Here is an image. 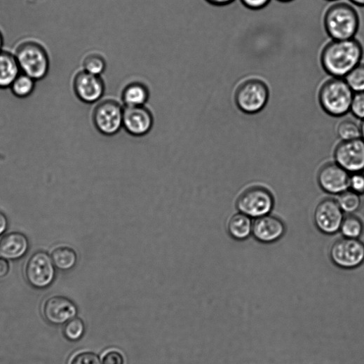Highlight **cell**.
Masks as SVG:
<instances>
[{
  "label": "cell",
  "instance_id": "obj_1",
  "mask_svg": "<svg viewBox=\"0 0 364 364\" xmlns=\"http://www.w3.org/2000/svg\"><path fill=\"white\" fill-rule=\"evenodd\" d=\"M363 57V47L353 39L333 40L323 48L321 64L324 70L335 78H344L357 67Z\"/></svg>",
  "mask_w": 364,
  "mask_h": 364
},
{
  "label": "cell",
  "instance_id": "obj_2",
  "mask_svg": "<svg viewBox=\"0 0 364 364\" xmlns=\"http://www.w3.org/2000/svg\"><path fill=\"white\" fill-rule=\"evenodd\" d=\"M325 28L333 40L353 39L358 32L360 18L349 4H336L330 6L324 18Z\"/></svg>",
  "mask_w": 364,
  "mask_h": 364
},
{
  "label": "cell",
  "instance_id": "obj_3",
  "mask_svg": "<svg viewBox=\"0 0 364 364\" xmlns=\"http://www.w3.org/2000/svg\"><path fill=\"white\" fill-rule=\"evenodd\" d=\"M353 91L344 78H332L321 86L318 99L323 110L332 117H342L351 109Z\"/></svg>",
  "mask_w": 364,
  "mask_h": 364
},
{
  "label": "cell",
  "instance_id": "obj_4",
  "mask_svg": "<svg viewBox=\"0 0 364 364\" xmlns=\"http://www.w3.org/2000/svg\"><path fill=\"white\" fill-rule=\"evenodd\" d=\"M15 55L21 72L34 80H41L48 74L49 57L41 43L32 40L22 42L17 47Z\"/></svg>",
  "mask_w": 364,
  "mask_h": 364
},
{
  "label": "cell",
  "instance_id": "obj_5",
  "mask_svg": "<svg viewBox=\"0 0 364 364\" xmlns=\"http://www.w3.org/2000/svg\"><path fill=\"white\" fill-rule=\"evenodd\" d=\"M269 96V88L265 82L250 79L238 86L235 93V102L242 112L255 114L264 109Z\"/></svg>",
  "mask_w": 364,
  "mask_h": 364
},
{
  "label": "cell",
  "instance_id": "obj_6",
  "mask_svg": "<svg viewBox=\"0 0 364 364\" xmlns=\"http://www.w3.org/2000/svg\"><path fill=\"white\" fill-rule=\"evenodd\" d=\"M124 108L118 101L107 99L100 102L95 108L92 120L95 128L102 135L114 136L123 128Z\"/></svg>",
  "mask_w": 364,
  "mask_h": 364
},
{
  "label": "cell",
  "instance_id": "obj_7",
  "mask_svg": "<svg viewBox=\"0 0 364 364\" xmlns=\"http://www.w3.org/2000/svg\"><path fill=\"white\" fill-rule=\"evenodd\" d=\"M274 205L271 193L263 187H251L238 198V211L250 218H259L269 215Z\"/></svg>",
  "mask_w": 364,
  "mask_h": 364
},
{
  "label": "cell",
  "instance_id": "obj_8",
  "mask_svg": "<svg viewBox=\"0 0 364 364\" xmlns=\"http://www.w3.org/2000/svg\"><path fill=\"white\" fill-rule=\"evenodd\" d=\"M25 275L29 285L35 288L49 286L55 278V265L50 256L44 251L34 252L25 264Z\"/></svg>",
  "mask_w": 364,
  "mask_h": 364
},
{
  "label": "cell",
  "instance_id": "obj_9",
  "mask_svg": "<svg viewBox=\"0 0 364 364\" xmlns=\"http://www.w3.org/2000/svg\"><path fill=\"white\" fill-rule=\"evenodd\" d=\"M332 262L344 269H356L364 262V243L359 238H343L332 246Z\"/></svg>",
  "mask_w": 364,
  "mask_h": 364
},
{
  "label": "cell",
  "instance_id": "obj_10",
  "mask_svg": "<svg viewBox=\"0 0 364 364\" xmlns=\"http://www.w3.org/2000/svg\"><path fill=\"white\" fill-rule=\"evenodd\" d=\"M337 163L348 173L364 170V140L362 138L342 141L335 149Z\"/></svg>",
  "mask_w": 364,
  "mask_h": 364
},
{
  "label": "cell",
  "instance_id": "obj_11",
  "mask_svg": "<svg viewBox=\"0 0 364 364\" xmlns=\"http://www.w3.org/2000/svg\"><path fill=\"white\" fill-rule=\"evenodd\" d=\"M42 314L48 323L62 325L76 317L77 307L70 299L62 295H55L45 300Z\"/></svg>",
  "mask_w": 364,
  "mask_h": 364
},
{
  "label": "cell",
  "instance_id": "obj_12",
  "mask_svg": "<svg viewBox=\"0 0 364 364\" xmlns=\"http://www.w3.org/2000/svg\"><path fill=\"white\" fill-rule=\"evenodd\" d=\"M73 88L77 97L87 104L99 101L106 91L105 83L100 76L89 74L84 70L74 76Z\"/></svg>",
  "mask_w": 364,
  "mask_h": 364
},
{
  "label": "cell",
  "instance_id": "obj_13",
  "mask_svg": "<svg viewBox=\"0 0 364 364\" xmlns=\"http://www.w3.org/2000/svg\"><path fill=\"white\" fill-rule=\"evenodd\" d=\"M343 220V211L337 201L326 198L318 205L315 222L321 232L329 235L336 234L340 230Z\"/></svg>",
  "mask_w": 364,
  "mask_h": 364
},
{
  "label": "cell",
  "instance_id": "obj_14",
  "mask_svg": "<svg viewBox=\"0 0 364 364\" xmlns=\"http://www.w3.org/2000/svg\"><path fill=\"white\" fill-rule=\"evenodd\" d=\"M153 125V115L145 106L124 108L123 128L128 134L143 137L151 131Z\"/></svg>",
  "mask_w": 364,
  "mask_h": 364
},
{
  "label": "cell",
  "instance_id": "obj_15",
  "mask_svg": "<svg viewBox=\"0 0 364 364\" xmlns=\"http://www.w3.org/2000/svg\"><path fill=\"white\" fill-rule=\"evenodd\" d=\"M285 232L283 222L270 215L255 219L252 223V234L262 243H272L281 239Z\"/></svg>",
  "mask_w": 364,
  "mask_h": 364
},
{
  "label": "cell",
  "instance_id": "obj_16",
  "mask_svg": "<svg viewBox=\"0 0 364 364\" xmlns=\"http://www.w3.org/2000/svg\"><path fill=\"white\" fill-rule=\"evenodd\" d=\"M349 177L348 172L338 164H329L321 170L318 182L325 191L337 194L348 190Z\"/></svg>",
  "mask_w": 364,
  "mask_h": 364
},
{
  "label": "cell",
  "instance_id": "obj_17",
  "mask_svg": "<svg viewBox=\"0 0 364 364\" xmlns=\"http://www.w3.org/2000/svg\"><path fill=\"white\" fill-rule=\"evenodd\" d=\"M29 241L20 232H11L0 238V255L9 259L23 257L29 249Z\"/></svg>",
  "mask_w": 364,
  "mask_h": 364
},
{
  "label": "cell",
  "instance_id": "obj_18",
  "mask_svg": "<svg viewBox=\"0 0 364 364\" xmlns=\"http://www.w3.org/2000/svg\"><path fill=\"white\" fill-rule=\"evenodd\" d=\"M20 73L15 55L6 50L0 51V88H10Z\"/></svg>",
  "mask_w": 364,
  "mask_h": 364
},
{
  "label": "cell",
  "instance_id": "obj_19",
  "mask_svg": "<svg viewBox=\"0 0 364 364\" xmlns=\"http://www.w3.org/2000/svg\"><path fill=\"white\" fill-rule=\"evenodd\" d=\"M121 97L126 107H144L149 98V90L143 83L132 82L125 87Z\"/></svg>",
  "mask_w": 364,
  "mask_h": 364
},
{
  "label": "cell",
  "instance_id": "obj_20",
  "mask_svg": "<svg viewBox=\"0 0 364 364\" xmlns=\"http://www.w3.org/2000/svg\"><path fill=\"white\" fill-rule=\"evenodd\" d=\"M252 223L250 217L240 213L230 218L227 230L231 237L238 241H243L251 235Z\"/></svg>",
  "mask_w": 364,
  "mask_h": 364
},
{
  "label": "cell",
  "instance_id": "obj_21",
  "mask_svg": "<svg viewBox=\"0 0 364 364\" xmlns=\"http://www.w3.org/2000/svg\"><path fill=\"white\" fill-rule=\"evenodd\" d=\"M50 256L55 267L62 271L72 269L78 261L76 252L72 248L65 245L54 248Z\"/></svg>",
  "mask_w": 364,
  "mask_h": 364
},
{
  "label": "cell",
  "instance_id": "obj_22",
  "mask_svg": "<svg viewBox=\"0 0 364 364\" xmlns=\"http://www.w3.org/2000/svg\"><path fill=\"white\" fill-rule=\"evenodd\" d=\"M36 80L21 72L15 79L10 88L17 97L25 98L29 96L34 91Z\"/></svg>",
  "mask_w": 364,
  "mask_h": 364
},
{
  "label": "cell",
  "instance_id": "obj_23",
  "mask_svg": "<svg viewBox=\"0 0 364 364\" xmlns=\"http://www.w3.org/2000/svg\"><path fill=\"white\" fill-rule=\"evenodd\" d=\"M107 64L105 58L98 53L87 55L83 61V70L89 74L100 76L105 72Z\"/></svg>",
  "mask_w": 364,
  "mask_h": 364
},
{
  "label": "cell",
  "instance_id": "obj_24",
  "mask_svg": "<svg viewBox=\"0 0 364 364\" xmlns=\"http://www.w3.org/2000/svg\"><path fill=\"white\" fill-rule=\"evenodd\" d=\"M342 210L347 214H355L361 205L360 196L351 190L340 194L338 201Z\"/></svg>",
  "mask_w": 364,
  "mask_h": 364
},
{
  "label": "cell",
  "instance_id": "obj_25",
  "mask_svg": "<svg viewBox=\"0 0 364 364\" xmlns=\"http://www.w3.org/2000/svg\"><path fill=\"white\" fill-rule=\"evenodd\" d=\"M340 231L345 238H359L363 231V225L356 215H349L344 218Z\"/></svg>",
  "mask_w": 364,
  "mask_h": 364
},
{
  "label": "cell",
  "instance_id": "obj_26",
  "mask_svg": "<svg viewBox=\"0 0 364 364\" xmlns=\"http://www.w3.org/2000/svg\"><path fill=\"white\" fill-rule=\"evenodd\" d=\"M337 135L342 141L361 138L360 125L352 120H344L337 127Z\"/></svg>",
  "mask_w": 364,
  "mask_h": 364
},
{
  "label": "cell",
  "instance_id": "obj_27",
  "mask_svg": "<svg viewBox=\"0 0 364 364\" xmlns=\"http://www.w3.org/2000/svg\"><path fill=\"white\" fill-rule=\"evenodd\" d=\"M344 79L353 93L364 92V64H359Z\"/></svg>",
  "mask_w": 364,
  "mask_h": 364
},
{
  "label": "cell",
  "instance_id": "obj_28",
  "mask_svg": "<svg viewBox=\"0 0 364 364\" xmlns=\"http://www.w3.org/2000/svg\"><path fill=\"white\" fill-rule=\"evenodd\" d=\"M84 332V323L78 318H74L67 323L64 329L65 337L72 342H76L81 339Z\"/></svg>",
  "mask_w": 364,
  "mask_h": 364
},
{
  "label": "cell",
  "instance_id": "obj_29",
  "mask_svg": "<svg viewBox=\"0 0 364 364\" xmlns=\"http://www.w3.org/2000/svg\"><path fill=\"white\" fill-rule=\"evenodd\" d=\"M350 112L355 118L364 120V92L354 93Z\"/></svg>",
  "mask_w": 364,
  "mask_h": 364
},
{
  "label": "cell",
  "instance_id": "obj_30",
  "mask_svg": "<svg viewBox=\"0 0 364 364\" xmlns=\"http://www.w3.org/2000/svg\"><path fill=\"white\" fill-rule=\"evenodd\" d=\"M69 364H102L100 357L91 351H83L76 354Z\"/></svg>",
  "mask_w": 364,
  "mask_h": 364
},
{
  "label": "cell",
  "instance_id": "obj_31",
  "mask_svg": "<svg viewBox=\"0 0 364 364\" xmlns=\"http://www.w3.org/2000/svg\"><path fill=\"white\" fill-rule=\"evenodd\" d=\"M349 188L359 195L364 194V170L350 175Z\"/></svg>",
  "mask_w": 364,
  "mask_h": 364
},
{
  "label": "cell",
  "instance_id": "obj_32",
  "mask_svg": "<svg viewBox=\"0 0 364 364\" xmlns=\"http://www.w3.org/2000/svg\"><path fill=\"white\" fill-rule=\"evenodd\" d=\"M102 364H125V358L121 352L110 351L103 356Z\"/></svg>",
  "mask_w": 364,
  "mask_h": 364
},
{
  "label": "cell",
  "instance_id": "obj_33",
  "mask_svg": "<svg viewBox=\"0 0 364 364\" xmlns=\"http://www.w3.org/2000/svg\"><path fill=\"white\" fill-rule=\"evenodd\" d=\"M271 1V0H241L245 8L252 11L262 10L267 7Z\"/></svg>",
  "mask_w": 364,
  "mask_h": 364
},
{
  "label": "cell",
  "instance_id": "obj_34",
  "mask_svg": "<svg viewBox=\"0 0 364 364\" xmlns=\"http://www.w3.org/2000/svg\"><path fill=\"white\" fill-rule=\"evenodd\" d=\"M11 270L8 259L0 255V280L6 278Z\"/></svg>",
  "mask_w": 364,
  "mask_h": 364
},
{
  "label": "cell",
  "instance_id": "obj_35",
  "mask_svg": "<svg viewBox=\"0 0 364 364\" xmlns=\"http://www.w3.org/2000/svg\"><path fill=\"white\" fill-rule=\"evenodd\" d=\"M205 1L214 6L223 7L231 4L235 0H205Z\"/></svg>",
  "mask_w": 364,
  "mask_h": 364
},
{
  "label": "cell",
  "instance_id": "obj_36",
  "mask_svg": "<svg viewBox=\"0 0 364 364\" xmlns=\"http://www.w3.org/2000/svg\"><path fill=\"white\" fill-rule=\"evenodd\" d=\"M8 221L6 216L0 212V236H1L8 229Z\"/></svg>",
  "mask_w": 364,
  "mask_h": 364
},
{
  "label": "cell",
  "instance_id": "obj_37",
  "mask_svg": "<svg viewBox=\"0 0 364 364\" xmlns=\"http://www.w3.org/2000/svg\"><path fill=\"white\" fill-rule=\"evenodd\" d=\"M349 1L358 7L364 8V0H349Z\"/></svg>",
  "mask_w": 364,
  "mask_h": 364
},
{
  "label": "cell",
  "instance_id": "obj_38",
  "mask_svg": "<svg viewBox=\"0 0 364 364\" xmlns=\"http://www.w3.org/2000/svg\"><path fill=\"white\" fill-rule=\"evenodd\" d=\"M4 44V38L1 32H0V51L3 50V47Z\"/></svg>",
  "mask_w": 364,
  "mask_h": 364
},
{
  "label": "cell",
  "instance_id": "obj_39",
  "mask_svg": "<svg viewBox=\"0 0 364 364\" xmlns=\"http://www.w3.org/2000/svg\"><path fill=\"white\" fill-rule=\"evenodd\" d=\"M361 138L364 140V120L360 124Z\"/></svg>",
  "mask_w": 364,
  "mask_h": 364
},
{
  "label": "cell",
  "instance_id": "obj_40",
  "mask_svg": "<svg viewBox=\"0 0 364 364\" xmlns=\"http://www.w3.org/2000/svg\"><path fill=\"white\" fill-rule=\"evenodd\" d=\"M278 1L283 4H288L294 1V0H278Z\"/></svg>",
  "mask_w": 364,
  "mask_h": 364
},
{
  "label": "cell",
  "instance_id": "obj_41",
  "mask_svg": "<svg viewBox=\"0 0 364 364\" xmlns=\"http://www.w3.org/2000/svg\"><path fill=\"white\" fill-rule=\"evenodd\" d=\"M328 1L335 2V1H337V0H328Z\"/></svg>",
  "mask_w": 364,
  "mask_h": 364
},
{
  "label": "cell",
  "instance_id": "obj_42",
  "mask_svg": "<svg viewBox=\"0 0 364 364\" xmlns=\"http://www.w3.org/2000/svg\"><path fill=\"white\" fill-rule=\"evenodd\" d=\"M361 196H364V194H362Z\"/></svg>",
  "mask_w": 364,
  "mask_h": 364
}]
</instances>
